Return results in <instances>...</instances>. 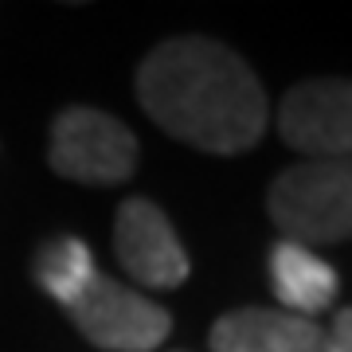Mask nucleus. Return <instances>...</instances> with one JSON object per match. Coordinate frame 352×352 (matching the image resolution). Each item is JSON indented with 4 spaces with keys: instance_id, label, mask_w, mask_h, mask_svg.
<instances>
[{
    "instance_id": "nucleus-5",
    "label": "nucleus",
    "mask_w": 352,
    "mask_h": 352,
    "mask_svg": "<svg viewBox=\"0 0 352 352\" xmlns=\"http://www.w3.org/2000/svg\"><path fill=\"white\" fill-rule=\"evenodd\" d=\"M278 133L305 161L352 157V78H309L278 106Z\"/></svg>"
},
{
    "instance_id": "nucleus-3",
    "label": "nucleus",
    "mask_w": 352,
    "mask_h": 352,
    "mask_svg": "<svg viewBox=\"0 0 352 352\" xmlns=\"http://www.w3.org/2000/svg\"><path fill=\"white\" fill-rule=\"evenodd\" d=\"M47 161L63 180L110 188V184H126L138 168V138L106 110L67 106L51 122Z\"/></svg>"
},
{
    "instance_id": "nucleus-7",
    "label": "nucleus",
    "mask_w": 352,
    "mask_h": 352,
    "mask_svg": "<svg viewBox=\"0 0 352 352\" xmlns=\"http://www.w3.org/2000/svg\"><path fill=\"white\" fill-rule=\"evenodd\" d=\"M212 352H325V329L286 309H231L212 325Z\"/></svg>"
},
{
    "instance_id": "nucleus-8",
    "label": "nucleus",
    "mask_w": 352,
    "mask_h": 352,
    "mask_svg": "<svg viewBox=\"0 0 352 352\" xmlns=\"http://www.w3.org/2000/svg\"><path fill=\"white\" fill-rule=\"evenodd\" d=\"M270 286H274V294L282 298L286 314H298V317H309V321H314L317 314L333 309L340 278H337V270H333L325 258H317L309 247L278 239L274 247H270Z\"/></svg>"
},
{
    "instance_id": "nucleus-2",
    "label": "nucleus",
    "mask_w": 352,
    "mask_h": 352,
    "mask_svg": "<svg viewBox=\"0 0 352 352\" xmlns=\"http://www.w3.org/2000/svg\"><path fill=\"white\" fill-rule=\"evenodd\" d=\"M266 212L286 243L337 247L352 239V157L298 161L270 184Z\"/></svg>"
},
{
    "instance_id": "nucleus-9",
    "label": "nucleus",
    "mask_w": 352,
    "mask_h": 352,
    "mask_svg": "<svg viewBox=\"0 0 352 352\" xmlns=\"http://www.w3.org/2000/svg\"><path fill=\"white\" fill-rule=\"evenodd\" d=\"M94 274H98L94 254H90V247L82 239H75V235H59V239L43 243L39 254H36V282L47 289L63 309L90 286Z\"/></svg>"
},
{
    "instance_id": "nucleus-4",
    "label": "nucleus",
    "mask_w": 352,
    "mask_h": 352,
    "mask_svg": "<svg viewBox=\"0 0 352 352\" xmlns=\"http://www.w3.org/2000/svg\"><path fill=\"white\" fill-rule=\"evenodd\" d=\"M67 314L94 349L106 352H157L173 329L168 309L106 274L90 278V286L67 305Z\"/></svg>"
},
{
    "instance_id": "nucleus-10",
    "label": "nucleus",
    "mask_w": 352,
    "mask_h": 352,
    "mask_svg": "<svg viewBox=\"0 0 352 352\" xmlns=\"http://www.w3.org/2000/svg\"><path fill=\"white\" fill-rule=\"evenodd\" d=\"M325 352H352V305L337 309L333 325L325 329Z\"/></svg>"
},
{
    "instance_id": "nucleus-6",
    "label": "nucleus",
    "mask_w": 352,
    "mask_h": 352,
    "mask_svg": "<svg viewBox=\"0 0 352 352\" xmlns=\"http://www.w3.org/2000/svg\"><path fill=\"white\" fill-rule=\"evenodd\" d=\"M113 254L138 286L149 289H176L192 274L168 215L145 196H129L113 215Z\"/></svg>"
},
{
    "instance_id": "nucleus-1",
    "label": "nucleus",
    "mask_w": 352,
    "mask_h": 352,
    "mask_svg": "<svg viewBox=\"0 0 352 352\" xmlns=\"http://www.w3.org/2000/svg\"><path fill=\"white\" fill-rule=\"evenodd\" d=\"M138 102L168 138L215 157L254 149L270 118L254 71L204 36L157 43L138 67Z\"/></svg>"
}]
</instances>
